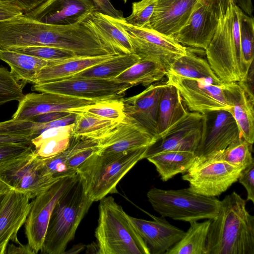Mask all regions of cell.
I'll use <instances>...</instances> for the list:
<instances>
[{"mask_svg":"<svg viewBox=\"0 0 254 254\" xmlns=\"http://www.w3.org/2000/svg\"><path fill=\"white\" fill-rule=\"evenodd\" d=\"M246 201L235 191L220 201L209 226L207 254H254V216Z\"/></svg>","mask_w":254,"mask_h":254,"instance_id":"6da1fadb","label":"cell"},{"mask_svg":"<svg viewBox=\"0 0 254 254\" xmlns=\"http://www.w3.org/2000/svg\"><path fill=\"white\" fill-rule=\"evenodd\" d=\"M241 10L235 3L229 5L224 15L219 17L215 33L205 50L211 69L224 83L244 80L250 67L245 64L241 49Z\"/></svg>","mask_w":254,"mask_h":254,"instance_id":"7a4b0ae2","label":"cell"},{"mask_svg":"<svg viewBox=\"0 0 254 254\" xmlns=\"http://www.w3.org/2000/svg\"><path fill=\"white\" fill-rule=\"evenodd\" d=\"M148 147L117 153L96 152L88 158L77 170L88 197L94 202L118 193L119 182L144 159Z\"/></svg>","mask_w":254,"mask_h":254,"instance_id":"3957f363","label":"cell"},{"mask_svg":"<svg viewBox=\"0 0 254 254\" xmlns=\"http://www.w3.org/2000/svg\"><path fill=\"white\" fill-rule=\"evenodd\" d=\"M95 232L99 254H150L129 216L112 196L99 200Z\"/></svg>","mask_w":254,"mask_h":254,"instance_id":"277c9868","label":"cell"},{"mask_svg":"<svg viewBox=\"0 0 254 254\" xmlns=\"http://www.w3.org/2000/svg\"><path fill=\"white\" fill-rule=\"evenodd\" d=\"M93 202L87 195L78 175L74 184L60 198L54 207L40 253L64 254Z\"/></svg>","mask_w":254,"mask_h":254,"instance_id":"5b68a950","label":"cell"},{"mask_svg":"<svg viewBox=\"0 0 254 254\" xmlns=\"http://www.w3.org/2000/svg\"><path fill=\"white\" fill-rule=\"evenodd\" d=\"M154 210L163 217L191 222L215 219L220 200L195 193L189 188L165 190L152 188L147 192Z\"/></svg>","mask_w":254,"mask_h":254,"instance_id":"8992f818","label":"cell"},{"mask_svg":"<svg viewBox=\"0 0 254 254\" xmlns=\"http://www.w3.org/2000/svg\"><path fill=\"white\" fill-rule=\"evenodd\" d=\"M60 179L45 175L33 148L0 164V181L33 199Z\"/></svg>","mask_w":254,"mask_h":254,"instance_id":"52a82bcc","label":"cell"},{"mask_svg":"<svg viewBox=\"0 0 254 254\" xmlns=\"http://www.w3.org/2000/svg\"><path fill=\"white\" fill-rule=\"evenodd\" d=\"M127 34L133 54L140 60H149L160 64L168 71L172 63L184 55L187 48L174 38L151 28H142L127 23L124 18H114Z\"/></svg>","mask_w":254,"mask_h":254,"instance_id":"ba28073f","label":"cell"},{"mask_svg":"<svg viewBox=\"0 0 254 254\" xmlns=\"http://www.w3.org/2000/svg\"><path fill=\"white\" fill-rule=\"evenodd\" d=\"M241 166L210 158L195 159L182 178L189 183V189L206 196H217L238 181Z\"/></svg>","mask_w":254,"mask_h":254,"instance_id":"9c48e42d","label":"cell"},{"mask_svg":"<svg viewBox=\"0 0 254 254\" xmlns=\"http://www.w3.org/2000/svg\"><path fill=\"white\" fill-rule=\"evenodd\" d=\"M132 87L129 83L115 79L69 77L34 84L32 89L40 92H51L80 99L102 101L122 98L126 92Z\"/></svg>","mask_w":254,"mask_h":254,"instance_id":"30bf717a","label":"cell"},{"mask_svg":"<svg viewBox=\"0 0 254 254\" xmlns=\"http://www.w3.org/2000/svg\"><path fill=\"white\" fill-rule=\"evenodd\" d=\"M75 175L64 177L31 202V207L24 223L27 244L37 254L42 249L50 218L60 198L75 183Z\"/></svg>","mask_w":254,"mask_h":254,"instance_id":"8fae6325","label":"cell"},{"mask_svg":"<svg viewBox=\"0 0 254 254\" xmlns=\"http://www.w3.org/2000/svg\"><path fill=\"white\" fill-rule=\"evenodd\" d=\"M167 82L179 90L182 101L192 112L201 114L231 108L227 102L223 84L207 78L190 79L167 73Z\"/></svg>","mask_w":254,"mask_h":254,"instance_id":"7c38bea8","label":"cell"},{"mask_svg":"<svg viewBox=\"0 0 254 254\" xmlns=\"http://www.w3.org/2000/svg\"><path fill=\"white\" fill-rule=\"evenodd\" d=\"M204 122L203 114L188 112L158 136L155 142L147 147L144 159L165 151L194 152L201 138Z\"/></svg>","mask_w":254,"mask_h":254,"instance_id":"4fadbf2b","label":"cell"},{"mask_svg":"<svg viewBox=\"0 0 254 254\" xmlns=\"http://www.w3.org/2000/svg\"><path fill=\"white\" fill-rule=\"evenodd\" d=\"M203 115L202 134L194 152L196 159L223 150L242 137L235 120L227 110H216Z\"/></svg>","mask_w":254,"mask_h":254,"instance_id":"5bb4252c","label":"cell"},{"mask_svg":"<svg viewBox=\"0 0 254 254\" xmlns=\"http://www.w3.org/2000/svg\"><path fill=\"white\" fill-rule=\"evenodd\" d=\"M28 195L7 186L0 200V254H5L10 241L20 244L17 233L31 207Z\"/></svg>","mask_w":254,"mask_h":254,"instance_id":"9a60e30c","label":"cell"},{"mask_svg":"<svg viewBox=\"0 0 254 254\" xmlns=\"http://www.w3.org/2000/svg\"><path fill=\"white\" fill-rule=\"evenodd\" d=\"M96 10L92 0H46L24 15L45 24L68 25L84 21Z\"/></svg>","mask_w":254,"mask_h":254,"instance_id":"2e32d148","label":"cell"},{"mask_svg":"<svg viewBox=\"0 0 254 254\" xmlns=\"http://www.w3.org/2000/svg\"><path fill=\"white\" fill-rule=\"evenodd\" d=\"M219 17L209 0H202L192 12L175 40L182 45L205 50L212 40Z\"/></svg>","mask_w":254,"mask_h":254,"instance_id":"e0dca14e","label":"cell"},{"mask_svg":"<svg viewBox=\"0 0 254 254\" xmlns=\"http://www.w3.org/2000/svg\"><path fill=\"white\" fill-rule=\"evenodd\" d=\"M99 101L80 99L51 92L30 93L19 101L12 116L15 120H31L45 113L67 112L68 110L91 105Z\"/></svg>","mask_w":254,"mask_h":254,"instance_id":"ac0fdd59","label":"cell"},{"mask_svg":"<svg viewBox=\"0 0 254 254\" xmlns=\"http://www.w3.org/2000/svg\"><path fill=\"white\" fill-rule=\"evenodd\" d=\"M156 138L133 119L126 115L110 132L99 139L100 153L127 151L153 143Z\"/></svg>","mask_w":254,"mask_h":254,"instance_id":"d6986e66","label":"cell"},{"mask_svg":"<svg viewBox=\"0 0 254 254\" xmlns=\"http://www.w3.org/2000/svg\"><path fill=\"white\" fill-rule=\"evenodd\" d=\"M166 81H158L134 96L123 98L126 115L135 120L156 139L160 99Z\"/></svg>","mask_w":254,"mask_h":254,"instance_id":"ffe728a7","label":"cell"},{"mask_svg":"<svg viewBox=\"0 0 254 254\" xmlns=\"http://www.w3.org/2000/svg\"><path fill=\"white\" fill-rule=\"evenodd\" d=\"M202 0H157L150 19L152 29L175 37Z\"/></svg>","mask_w":254,"mask_h":254,"instance_id":"44dd1931","label":"cell"},{"mask_svg":"<svg viewBox=\"0 0 254 254\" xmlns=\"http://www.w3.org/2000/svg\"><path fill=\"white\" fill-rule=\"evenodd\" d=\"M150 216L146 220L129 216V218L146 244L150 254H163L172 248L185 234V231L170 224L165 218Z\"/></svg>","mask_w":254,"mask_h":254,"instance_id":"7402d4cb","label":"cell"},{"mask_svg":"<svg viewBox=\"0 0 254 254\" xmlns=\"http://www.w3.org/2000/svg\"><path fill=\"white\" fill-rule=\"evenodd\" d=\"M225 98L242 137L253 144L254 141V96L240 82L223 84Z\"/></svg>","mask_w":254,"mask_h":254,"instance_id":"603a6c76","label":"cell"},{"mask_svg":"<svg viewBox=\"0 0 254 254\" xmlns=\"http://www.w3.org/2000/svg\"><path fill=\"white\" fill-rule=\"evenodd\" d=\"M85 21L111 53L133 54L127 34L114 18L96 10Z\"/></svg>","mask_w":254,"mask_h":254,"instance_id":"cb8c5ba5","label":"cell"},{"mask_svg":"<svg viewBox=\"0 0 254 254\" xmlns=\"http://www.w3.org/2000/svg\"><path fill=\"white\" fill-rule=\"evenodd\" d=\"M0 60L9 66L11 73L22 85L27 83L34 84L36 75L41 69L58 63L1 49Z\"/></svg>","mask_w":254,"mask_h":254,"instance_id":"d4e9b609","label":"cell"},{"mask_svg":"<svg viewBox=\"0 0 254 254\" xmlns=\"http://www.w3.org/2000/svg\"><path fill=\"white\" fill-rule=\"evenodd\" d=\"M116 55H117L77 57L47 66L38 72L34 84L54 81L70 77Z\"/></svg>","mask_w":254,"mask_h":254,"instance_id":"484cf974","label":"cell"},{"mask_svg":"<svg viewBox=\"0 0 254 254\" xmlns=\"http://www.w3.org/2000/svg\"><path fill=\"white\" fill-rule=\"evenodd\" d=\"M146 159L155 166L161 180L166 182L178 174L187 172L194 162L196 155L191 151H170Z\"/></svg>","mask_w":254,"mask_h":254,"instance_id":"4316f807","label":"cell"},{"mask_svg":"<svg viewBox=\"0 0 254 254\" xmlns=\"http://www.w3.org/2000/svg\"><path fill=\"white\" fill-rule=\"evenodd\" d=\"M188 112L178 89L167 81L159 104L158 136L180 120Z\"/></svg>","mask_w":254,"mask_h":254,"instance_id":"83f0119b","label":"cell"},{"mask_svg":"<svg viewBox=\"0 0 254 254\" xmlns=\"http://www.w3.org/2000/svg\"><path fill=\"white\" fill-rule=\"evenodd\" d=\"M167 73L186 78L210 79L220 85L223 83L218 79L206 60L197 56L187 48L184 55L172 63Z\"/></svg>","mask_w":254,"mask_h":254,"instance_id":"f1b7e54d","label":"cell"},{"mask_svg":"<svg viewBox=\"0 0 254 254\" xmlns=\"http://www.w3.org/2000/svg\"><path fill=\"white\" fill-rule=\"evenodd\" d=\"M211 220L190 222V227L181 240L165 254H207L206 241Z\"/></svg>","mask_w":254,"mask_h":254,"instance_id":"f546056e","label":"cell"},{"mask_svg":"<svg viewBox=\"0 0 254 254\" xmlns=\"http://www.w3.org/2000/svg\"><path fill=\"white\" fill-rule=\"evenodd\" d=\"M167 71L159 63L149 60H140L114 79L130 84L132 86L141 84L148 87L161 81Z\"/></svg>","mask_w":254,"mask_h":254,"instance_id":"4dcf8cb0","label":"cell"},{"mask_svg":"<svg viewBox=\"0 0 254 254\" xmlns=\"http://www.w3.org/2000/svg\"><path fill=\"white\" fill-rule=\"evenodd\" d=\"M139 61L134 54L117 55L70 77L114 79Z\"/></svg>","mask_w":254,"mask_h":254,"instance_id":"1f68e13d","label":"cell"},{"mask_svg":"<svg viewBox=\"0 0 254 254\" xmlns=\"http://www.w3.org/2000/svg\"><path fill=\"white\" fill-rule=\"evenodd\" d=\"M120 122L85 113H76L72 135L100 139L110 132Z\"/></svg>","mask_w":254,"mask_h":254,"instance_id":"d6a6232c","label":"cell"},{"mask_svg":"<svg viewBox=\"0 0 254 254\" xmlns=\"http://www.w3.org/2000/svg\"><path fill=\"white\" fill-rule=\"evenodd\" d=\"M252 146L253 144L241 137L224 150L200 159L210 158L223 161L233 165L245 168L254 162L252 156Z\"/></svg>","mask_w":254,"mask_h":254,"instance_id":"836d02e7","label":"cell"},{"mask_svg":"<svg viewBox=\"0 0 254 254\" xmlns=\"http://www.w3.org/2000/svg\"><path fill=\"white\" fill-rule=\"evenodd\" d=\"M67 112L75 114L85 113L117 122H122L126 117L123 98L99 101L91 105L70 109Z\"/></svg>","mask_w":254,"mask_h":254,"instance_id":"e575fe53","label":"cell"},{"mask_svg":"<svg viewBox=\"0 0 254 254\" xmlns=\"http://www.w3.org/2000/svg\"><path fill=\"white\" fill-rule=\"evenodd\" d=\"M71 149L66 166L74 174L78 168L90 156L99 150V139L71 136Z\"/></svg>","mask_w":254,"mask_h":254,"instance_id":"d590c367","label":"cell"},{"mask_svg":"<svg viewBox=\"0 0 254 254\" xmlns=\"http://www.w3.org/2000/svg\"><path fill=\"white\" fill-rule=\"evenodd\" d=\"M240 37L242 57L250 67L254 58V20L242 10L240 15Z\"/></svg>","mask_w":254,"mask_h":254,"instance_id":"8d00e7d4","label":"cell"},{"mask_svg":"<svg viewBox=\"0 0 254 254\" xmlns=\"http://www.w3.org/2000/svg\"><path fill=\"white\" fill-rule=\"evenodd\" d=\"M5 50L57 63L78 57L71 51L50 46L11 47Z\"/></svg>","mask_w":254,"mask_h":254,"instance_id":"74e56055","label":"cell"},{"mask_svg":"<svg viewBox=\"0 0 254 254\" xmlns=\"http://www.w3.org/2000/svg\"><path fill=\"white\" fill-rule=\"evenodd\" d=\"M22 89L23 85L10 71L0 66V106L11 101H20L24 95Z\"/></svg>","mask_w":254,"mask_h":254,"instance_id":"f35d334b","label":"cell"},{"mask_svg":"<svg viewBox=\"0 0 254 254\" xmlns=\"http://www.w3.org/2000/svg\"><path fill=\"white\" fill-rule=\"evenodd\" d=\"M70 149V141L68 147L63 152L51 157H41L43 173L46 176L57 179L76 175V174L70 171L66 166V161Z\"/></svg>","mask_w":254,"mask_h":254,"instance_id":"ab89813d","label":"cell"},{"mask_svg":"<svg viewBox=\"0 0 254 254\" xmlns=\"http://www.w3.org/2000/svg\"><path fill=\"white\" fill-rule=\"evenodd\" d=\"M156 2L157 0H140L133 2L131 14L124 17L126 22L133 26L151 28L150 19Z\"/></svg>","mask_w":254,"mask_h":254,"instance_id":"60d3db41","label":"cell"},{"mask_svg":"<svg viewBox=\"0 0 254 254\" xmlns=\"http://www.w3.org/2000/svg\"><path fill=\"white\" fill-rule=\"evenodd\" d=\"M71 136L49 138L43 141L37 148H35V151L36 154L42 158L54 156L63 152L68 147Z\"/></svg>","mask_w":254,"mask_h":254,"instance_id":"b9f144b4","label":"cell"},{"mask_svg":"<svg viewBox=\"0 0 254 254\" xmlns=\"http://www.w3.org/2000/svg\"><path fill=\"white\" fill-rule=\"evenodd\" d=\"M31 140L0 145V164L33 148Z\"/></svg>","mask_w":254,"mask_h":254,"instance_id":"7bdbcfd3","label":"cell"},{"mask_svg":"<svg viewBox=\"0 0 254 254\" xmlns=\"http://www.w3.org/2000/svg\"><path fill=\"white\" fill-rule=\"evenodd\" d=\"M73 126L74 123L66 126L48 128L32 138V143L36 148L43 141L49 138L61 136L70 137Z\"/></svg>","mask_w":254,"mask_h":254,"instance_id":"ee69618b","label":"cell"},{"mask_svg":"<svg viewBox=\"0 0 254 254\" xmlns=\"http://www.w3.org/2000/svg\"><path fill=\"white\" fill-rule=\"evenodd\" d=\"M238 181L247 191L246 201L250 200L254 203V162L242 170Z\"/></svg>","mask_w":254,"mask_h":254,"instance_id":"f6af8a7d","label":"cell"},{"mask_svg":"<svg viewBox=\"0 0 254 254\" xmlns=\"http://www.w3.org/2000/svg\"><path fill=\"white\" fill-rule=\"evenodd\" d=\"M75 118L76 114L70 113L69 115L55 121L44 124L37 123V129L34 138L48 128L66 126L72 124L74 123Z\"/></svg>","mask_w":254,"mask_h":254,"instance_id":"bcb514c9","label":"cell"},{"mask_svg":"<svg viewBox=\"0 0 254 254\" xmlns=\"http://www.w3.org/2000/svg\"><path fill=\"white\" fill-rule=\"evenodd\" d=\"M97 11L116 19H122L124 17L123 12L117 9L109 0H92Z\"/></svg>","mask_w":254,"mask_h":254,"instance_id":"7dc6e473","label":"cell"},{"mask_svg":"<svg viewBox=\"0 0 254 254\" xmlns=\"http://www.w3.org/2000/svg\"><path fill=\"white\" fill-rule=\"evenodd\" d=\"M23 14V11L16 5L0 0V22L13 19Z\"/></svg>","mask_w":254,"mask_h":254,"instance_id":"c3c4849f","label":"cell"},{"mask_svg":"<svg viewBox=\"0 0 254 254\" xmlns=\"http://www.w3.org/2000/svg\"><path fill=\"white\" fill-rule=\"evenodd\" d=\"M70 114L68 112H50L37 116L30 120L38 124H44L65 117Z\"/></svg>","mask_w":254,"mask_h":254,"instance_id":"681fc988","label":"cell"},{"mask_svg":"<svg viewBox=\"0 0 254 254\" xmlns=\"http://www.w3.org/2000/svg\"><path fill=\"white\" fill-rule=\"evenodd\" d=\"M10 2L20 8L24 13L30 11L46 0H0Z\"/></svg>","mask_w":254,"mask_h":254,"instance_id":"f907efd6","label":"cell"},{"mask_svg":"<svg viewBox=\"0 0 254 254\" xmlns=\"http://www.w3.org/2000/svg\"><path fill=\"white\" fill-rule=\"evenodd\" d=\"M5 254H36L34 250L28 244H22L16 246L13 244H8Z\"/></svg>","mask_w":254,"mask_h":254,"instance_id":"816d5d0a","label":"cell"},{"mask_svg":"<svg viewBox=\"0 0 254 254\" xmlns=\"http://www.w3.org/2000/svg\"><path fill=\"white\" fill-rule=\"evenodd\" d=\"M209 0L212 2L215 12L219 18L224 15L230 4L235 3V0Z\"/></svg>","mask_w":254,"mask_h":254,"instance_id":"f5cc1de1","label":"cell"},{"mask_svg":"<svg viewBox=\"0 0 254 254\" xmlns=\"http://www.w3.org/2000/svg\"><path fill=\"white\" fill-rule=\"evenodd\" d=\"M31 138L23 136L0 133V145L5 144L30 141Z\"/></svg>","mask_w":254,"mask_h":254,"instance_id":"db71d44e","label":"cell"},{"mask_svg":"<svg viewBox=\"0 0 254 254\" xmlns=\"http://www.w3.org/2000/svg\"><path fill=\"white\" fill-rule=\"evenodd\" d=\"M235 3L245 13L253 16L254 7L252 0H235Z\"/></svg>","mask_w":254,"mask_h":254,"instance_id":"11a10c76","label":"cell"},{"mask_svg":"<svg viewBox=\"0 0 254 254\" xmlns=\"http://www.w3.org/2000/svg\"><path fill=\"white\" fill-rule=\"evenodd\" d=\"M6 187L7 186L5 184H4L2 188L1 189V190H0V200Z\"/></svg>","mask_w":254,"mask_h":254,"instance_id":"9f6ffc18","label":"cell"},{"mask_svg":"<svg viewBox=\"0 0 254 254\" xmlns=\"http://www.w3.org/2000/svg\"><path fill=\"white\" fill-rule=\"evenodd\" d=\"M4 184L1 182L0 181V190L2 188V187L4 186Z\"/></svg>","mask_w":254,"mask_h":254,"instance_id":"6f0895ef","label":"cell"},{"mask_svg":"<svg viewBox=\"0 0 254 254\" xmlns=\"http://www.w3.org/2000/svg\"><path fill=\"white\" fill-rule=\"evenodd\" d=\"M125 3H126L127 0H122Z\"/></svg>","mask_w":254,"mask_h":254,"instance_id":"680465c9","label":"cell"}]
</instances>
